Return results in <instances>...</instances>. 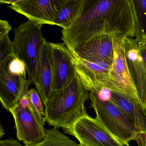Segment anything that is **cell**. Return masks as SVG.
I'll return each mask as SVG.
<instances>
[{
  "label": "cell",
  "mask_w": 146,
  "mask_h": 146,
  "mask_svg": "<svg viewBox=\"0 0 146 146\" xmlns=\"http://www.w3.org/2000/svg\"><path fill=\"white\" fill-rule=\"evenodd\" d=\"M0 146H24V145L21 144L19 140L9 138L1 140L0 141Z\"/></svg>",
  "instance_id": "44dd1931"
},
{
  "label": "cell",
  "mask_w": 146,
  "mask_h": 146,
  "mask_svg": "<svg viewBox=\"0 0 146 146\" xmlns=\"http://www.w3.org/2000/svg\"><path fill=\"white\" fill-rule=\"evenodd\" d=\"M83 0H67L56 15L54 25L66 29L70 27L77 17Z\"/></svg>",
  "instance_id": "9a60e30c"
},
{
  "label": "cell",
  "mask_w": 146,
  "mask_h": 146,
  "mask_svg": "<svg viewBox=\"0 0 146 146\" xmlns=\"http://www.w3.org/2000/svg\"><path fill=\"white\" fill-rule=\"evenodd\" d=\"M12 27L8 21L6 20H0V39L5 36L8 35L11 31Z\"/></svg>",
  "instance_id": "ffe728a7"
},
{
  "label": "cell",
  "mask_w": 146,
  "mask_h": 146,
  "mask_svg": "<svg viewBox=\"0 0 146 146\" xmlns=\"http://www.w3.org/2000/svg\"><path fill=\"white\" fill-rule=\"evenodd\" d=\"M89 99V91L76 73L65 88L54 91L44 105L45 121L53 127L70 128L78 119L88 114L84 105Z\"/></svg>",
  "instance_id": "6da1fadb"
},
{
  "label": "cell",
  "mask_w": 146,
  "mask_h": 146,
  "mask_svg": "<svg viewBox=\"0 0 146 146\" xmlns=\"http://www.w3.org/2000/svg\"><path fill=\"white\" fill-rule=\"evenodd\" d=\"M42 28V25L28 20L14 29L15 52L26 65L29 86L36 82L37 59L44 39Z\"/></svg>",
  "instance_id": "277c9868"
},
{
  "label": "cell",
  "mask_w": 146,
  "mask_h": 146,
  "mask_svg": "<svg viewBox=\"0 0 146 146\" xmlns=\"http://www.w3.org/2000/svg\"><path fill=\"white\" fill-rule=\"evenodd\" d=\"M18 1V0H1L0 3L1 4H8L11 5L15 4Z\"/></svg>",
  "instance_id": "7402d4cb"
},
{
  "label": "cell",
  "mask_w": 146,
  "mask_h": 146,
  "mask_svg": "<svg viewBox=\"0 0 146 146\" xmlns=\"http://www.w3.org/2000/svg\"><path fill=\"white\" fill-rule=\"evenodd\" d=\"M35 85L44 105L54 91L52 47L44 38L37 59Z\"/></svg>",
  "instance_id": "7c38bea8"
},
{
  "label": "cell",
  "mask_w": 146,
  "mask_h": 146,
  "mask_svg": "<svg viewBox=\"0 0 146 146\" xmlns=\"http://www.w3.org/2000/svg\"><path fill=\"white\" fill-rule=\"evenodd\" d=\"M63 130L76 137L82 146H125L96 118L88 114L78 119L71 127Z\"/></svg>",
  "instance_id": "52a82bcc"
},
{
  "label": "cell",
  "mask_w": 146,
  "mask_h": 146,
  "mask_svg": "<svg viewBox=\"0 0 146 146\" xmlns=\"http://www.w3.org/2000/svg\"><path fill=\"white\" fill-rule=\"evenodd\" d=\"M4 131V129L2 128V126L1 125V134H0V135H1V137H2V136H3V135H4V132H3Z\"/></svg>",
  "instance_id": "603a6c76"
},
{
  "label": "cell",
  "mask_w": 146,
  "mask_h": 146,
  "mask_svg": "<svg viewBox=\"0 0 146 146\" xmlns=\"http://www.w3.org/2000/svg\"><path fill=\"white\" fill-rule=\"evenodd\" d=\"M24 146H82L72 140L60 130L59 128L45 130L44 139L40 142L31 145Z\"/></svg>",
  "instance_id": "2e32d148"
},
{
  "label": "cell",
  "mask_w": 146,
  "mask_h": 146,
  "mask_svg": "<svg viewBox=\"0 0 146 146\" xmlns=\"http://www.w3.org/2000/svg\"><path fill=\"white\" fill-rule=\"evenodd\" d=\"M52 54L54 91L65 88L76 74L74 56L64 42H50Z\"/></svg>",
  "instance_id": "4fadbf2b"
},
{
  "label": "cell",
  "mask_w": 146,
  "mask_h": 146,
  "mask_svg": "<svg viewBox=\"0 0 146 146\" xmlns=\"http://www.w3.org/2000/svg\"><path fill=\"white\" fill-rule=\"evenodd\" d=\"M125 51L137 100L146 109V39L126 36Z\"/></svg>",
  "instance_id": "8992f818"
},
{
  "label": "cell",
  "mask_w": 146,
  "mask_h": 146,
  "mask_svg": "<svg viewBox=\"0 0 146 146\" xmlns=\"http://www.w3.org/2000/svg\"><path fill=\"white\" fill-rule=\"evenodd\" d=\"M137 24V37L146 39V0H133Z\"/></svg>",
  "instance_id": "e0dca14e"
},
{
  "label": "cell",
  "mask_w": 146,
  "mask_h": 146,
  "mask_svg": "<svg viewBox=\"0 0 146 146\" xmlns=\"http://www.w3.org/2000/svg\"><path fill=\"white\" fill-rule=\"evenodd\" d=\"M73 55L76 72L85 89L89 92L106 89L112 65L101 60H84Z\"/></svg>",
  "instance_id": "30bf717a"
},
{
  "label": "cell",
  "mask_w": 146,
  "mask_h": 146,
  "mask_svg": "<svg viewBox=\"0 0 146 146\" xmlns=\"http://www.w3.org/2000/svg\"><path fill=\"white\" fill-rule=\"evenodd\" d=\"M115 36H98L70 50L81 58L101 60L112 65L114 58Z\"/></svg>",
  "instance_id": "5bb4252c"
},
{
  "label": "cell",
  "mask_w": 146,
  "mask_h": 146,
  "mask_svg": "<svg viewBox=\"0 0 146 146\" xmlns=\"http://www.w3.org/2000/svg\"><path fill=\"white\" fill-rule=\"evenodd\" d=\"M15 54L14 43L11 40L8 35L0 39V64Z\"/></svg>",
  "instance_id": "ac0fdd59"
},
{
  "label": "cell",
  "mask_w": 146,
  "mask_h": 146,
  "mask_svg": "<svg viewBox=\"0 0 146 146\" xmlns=\"http://www.w3.org/2000/svg\"><path fill=\"white\" fill-rule=\"evenodd\" d=\"M27 69L17 54H13L0 64V101L9 111L29 91Z\"/></svg>",
  "instance_id": "3957f363"
},
{
  "label": "cell",
  "mask_w": 146,
  "mask_h": 146,
  "mask_svg": "<svg viewBox=\"0 0 146 146\" xmlns=\"http://www.w3.org/2000/svg\"><path fill=\"white\" fill-rule=\"evenodd\" d=\"M104 96L116 104L133 122L137 132L136 142L138 146H146V109L136 99L119 92L108 90L106 96L100 90Z\"/></svg>",
  "instance_id": "8fae6325"
},
{
  "label": "cell",
  "mask_w": 146,
  "mask_h": 146,
  "mask_svg": "<svg viewBox=\"0 0 146 146\" xmlns=\"http://www.w3.org/2000/svg\"><path fill=\"white\" fill-rule=\"evenodd\" d=\"M96 118L125 146L136 140L137 132L130 119L116 104L102 96L95 90L89 93Z\"/></svg>",
  "instance_id": "7a4b0ae2"
},
{
  "label": "cell",
  "mask_w": 146,
  "mask_h": 146,
  "mask_svg": "<svg viewBox=\"0 0 146 146\" xmlns=\"http://www.w3.org/2000/svg\"><path fill=\"white\" fill-rule=\"evenodd\" d=\"M126 36L122 35H115L114 60L112 64L106 89L124 94L137 100L126 63L125 51Z\"/></svg>",
  "instance_id": "ba28073f"
},
{
  "label": "cell",
  "mask_w": 146,
  "mask_h": 146,
  "mask_svg": "<svg viewBox=\"0 0 146 146\" xmlns=\"http://www.w3.org/2000/svg\"><path fill=\"white\" fill-rule=\"evenodd\" d=\"M9 112L14 118L17 138L19 141L25 145H31L43 140L46 130L45 117L34 109L27 94Z\"/></svg>",
  "instance_id": "5b68a950"
},
{
  "label": "cell",
  "mask_w": 146,
  "mask_h": 146,
  "mask_svg": "<svg viewBox=\"0 0 146 146\" xmlns=\"http://www.w3.org/2000/svg\"><path fill=\"white\" fill-rule=\"evenodd\" d=\"M30 102L34 109L42 116L45 115V109L43 102L35 88L29 90L27 93Z\"/></svg>",
  "instance_id": "d6986e66"
},
{
  "label": "cell",
  "mask_w": 146,
  "mask_h": 146,
  "mask_svg": "<svg viewBox=\"0 0 146 146\" xmlns=\"http://www.w3.org/2000/svg\"><path fill=\"white\" fill-rule=\"evenodd\" d=\"M67 0H18L8 7L37 24L54 25L56 15Z\"/></svg>",
  "instance_id": "9c48e42d"
}]
</instances>
